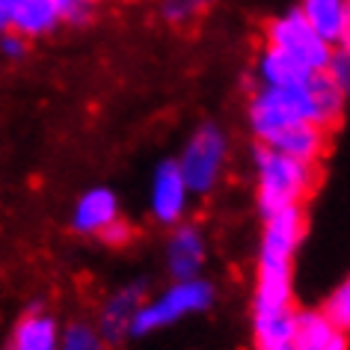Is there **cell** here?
Wrapping results in <instances>:
<instances>
[{
	"mask_svg": "<svg viewBox=\"0 0 350 350\" xmlns=\"http://www.w3.org/2000/svg\"><path fill=\"white\" fill-rule=\"evenodd\" d=\"M350 90L329 81L323 72L291 90H261L250 86L243 101V125L252 137V146L273 148L288 131L300 125H318L323 131H336L347 113Z\"/></svg>",
	"mask_w": 350,
	"mask_h": 350,
	"instance_id": "6da1fadb",
	"label": "cell"
},
{
	"mask_svg": "<svg viewBox=\"0 0 350 350\" xmlns=\"http://www.w3.org/2000/svg\"><path fill=\"white\" fill-rule=\"evenodd\" d=\"M252 190H256L258 214L303 208L318 187V166L303 163L291 154H282L267 146H252L250 152Z\"/></svg>",
	"mask_w": 350,
	"mask_h": 350,
	"instance_id": "7a4b0ae2",
	"label": "cell"
},
{
	"mask_svg": "<svg viewBox=\"0 0 350 350\" xmlns=\"http://www.w3.org/2000/svg\"><path fill=\"white\" fill-rule=\"evenodd\" d=\"M172 161L178 166V172L185 175L193 199L217 193V187L223 185L229 163H232L229 131L214 119L199 122V125L190 128V134L185 137V143H181L178 154Z\"/></svg>",
	"mask_w": 350,
	"mask_h": 350,
	"instance_id": "3957f363",
	"label": "cell"
},
{
	"mask_svg": "<svg viewBox=\"0 0 350 350\" xmlns=\"http://www.w3.org/2000/svg\"><path fill=\"white\" fill-rule=\"evenodd\" d=\"M214 285L205 276H193V279H172L163 291H157L152 297H146L139 306L134 323H131V338H143V336H154L181 323L185 318L202 314L214 306Z\"/></svg>",
	"mask_w": 350,
	"mask_h": 350,
	"instance_id": "277c9868",
	"label": "cell"
},
{
	"mask_svg": "<svg viewBox=\"0 0 350 350\" xmlns=\"http://www.w3.org/2000/svg\"><path fill=\"white\" fill-rule=\"evenodd\" d=\"M261 45L279 51L282 57L294 59L297 66L309 68L312 75L323 72L327 59L332 57V45L297 12L294 3L267 15V21L261 24Z\"/></svg>",
	"mask_w": 350,
	"mask_h": 350,
	"instance_id": "5b68a950",
	"label": "cell"
},
{
	"mask_svg": "<svg viewBox=\"0 0 350 350\" xmlns=\"http://www.w3.org/2000/svg\"><path fill=\"white\" fill-rule=\"evenodd\" d=\"M306 238V208H282L261 214L256 270L267 273H294V258Z\"/></svg>",
	"mask_w": 350,
	"mask_h": 350,
	"instance_id": "8992f818",
	"label": "cell"
},
{
	"mask_svg": "<svg viewBox=\"0 0 350 350\" xmlns=\"http://www.w3.org/2000/svg\"><path fill=\"white\" fill-rule=\"evenodd\" d=\"M190 205H193V193H190L185 175L178 172L175 161L172 157L157 161L152 175H148V190H146L148 217L163 229H172V226L187 220Z\"/></svg>",
	"mask_w": 350,
	"mask_h": 350,
	"instance_id": "52a82bcc",
	"label": "cell"
},
{
	"mask_svg": "<svg viewBox=\"0 0 350 350\" xmlns=\"http://www.w3.org/2000/svg\"><path fill=\"white\" fill-rule=\"evenodd\" d=\"M208 261V241L205 232L196 223H178L166 232V243H163V265L166 273L172 279H193L202 276Z\"/></svg>",
	"mask_w": 350,
	"mask_h": 350,
	"instance_id": "ba28073f",
	"label": "cell"
},
{
	"mask_svg": "<svg viewBox=\"0 0 350 350\" xmlns=\"http://www.w3.org/2000/svg\"><path fill=\"white\" fill-rule=\"evenodd\" d=\"M119 220H122V202H119L116 190L104 187V185L86 187L83 193L75 199L72 217H68L72 232L81 234V238H101V234Z\"/></svg>",
	"mask_w": 350,
	"mask_h": 350,
	"instance_id": "9c48e42d",
	"label": "cell"
},
{
	"mask_svg": "<svg viewBox=\"0 0 350 350\" xmlns=\"http://www.w3.org/2000/svg\"><path fill=\"white\" fill-rule=\"evenodd\" d=\"M146 288L139 282H128L116 288L107 300L101 303L98 309V321H95V329L101 332V338L107 345H119V341L131 338V323H134L139 306L146 300Z\"/></svg>",
	"mask_w": 350,
	"mask_h": 350,
	"instance_id": "30bf717a",
	"label": "cell"
},
{
	"mask_svg": "<svg viewBox=\"0 0 350 350\" xmlns=\"http://www.w3.org/2000/svg\"><path fill=\"white\" fill-rule=\"evenodd\" d=\"M66 27L63 10L57 0H12V15H10V30L33 42L51 39L54 33Z\"/></svg>",
	"mask_w": 350,
	"mask_h": 350,
	"instance_id": "8fae6325",
	"label": "cell"
},
{
	"mask_svg": "<svg viewBox=\"0 0 350 350\" xmlns=\"http://www.w3.org/2000/svg\"><path fill=\"white\" fill-rule=\"evenodd\" d=\"M276 350H347V332L327 321L321 309H300L291 338Z\"/></svg>",
	"mask_w": 350,
	"mask_h": 350,
	"instance_id": "7c38bea8",
	"label": "cell"
},
{
	"mask_svg": "<svg viewBox=\"0 0 350 350\" xmlns=\"http://www.w3.org/2000/svg\"><path fill=\"white\" fill-rule=\"evenodd\" d=\"M294 6L332 48L350 45V0H294Z\"/></svg>",
	"mask_w": 350,
	"mask_h": 350,
	"instance_id": "4fadbf2b",
	"label": "cell"
},
{
	"mask_svg": "<svg viewBox=\"0 0 350 350\" xmlns=\"http://www.w3.org/2000/svg\"><path fill=\"white\" fill-rule=\"evenodd\" d=\"M309 77H312L309 68L297 66L294 59H288L279 51L265 45H258L250 66V86H261V90H291V86H300Z\"/></svg>",
	"mask_w": 350,
	"mask_h": 350,
	"instance_id": "5bb4252c",
	"label": "cell"
},
{
	"mask_svg": "<svg viewBox=\"0 0 350 350\" xmlns=\"http://www.w3.org/2000/svg\"><path fill=\"white\" fill-rule=\"evenodd\" d=\"M59 321L45 309H33L15 323L10 350H57L59 345Z\"/></svg>",
	"mask_w": 350,
	"mask_h": 350,
	"instance_id": "9a60e30c",
	"label": "cell"
},
{
	"mask_svg": "<svg viewBox=\"0 0 350 350\" xmlns=\"http://www.w3.org/2000/svg\"><path fill=\"white\" fill-rule=\"evenodd\" d=\"M223 0H157V15L170 27H190L199 24L208 12H214Z\"/></svg>",
	"mask_w": 350,
	"mask_h": 350,
	"instance_id": "2e32d148",
	"label": "cell"
},
{
	"mask_svg": "<svg viewBox=\"0 0 350 350\" xmlns=\"http://www.w3.org/2000/svg\"><path fill=\"white\" fill-rule=\"evenodd\" d=\"M57 350H110V345L101 338V332L95 329V323L75 321V323H68V327H63V332H59Z\"/></svg>",
	"mask_w": 350,
	"mask_h": 350,
	"instance_id": "e0dca14e",
	"label": "cell"
},
{
	"mask_svg": "<svg viewBox=\"0 0 350 350\" xmlns=\"http://www.w3.org/2000/svg\"><path fill=\"white\" fill-rule=\"evenodd\" d=\"M321 312L327 314V321H332L338 329L347 332V327H350V282L347 279H341V282L327 294Z\"/></svg>",
	"mask_w": 350,
	"mask_h": 350,
	"instance_id": "ac0fdd59",
	"label": "cell"
},
{
	"mask_svg": "<svg viewBox=\"0 0 350 350\" xmlns=\"http://www.w3.org/2000/svg\"><path fill=\"white\" fill-rule=\"evenodd\" d=\"M57 3L63 10L66 27H86L98 12L101 0H57Z\"/></svg>",
	"mask_w": 350,
	"mask_h": 350,
	"instance_id": "d6986e66",
	"label": "cell"
},
{
	"mask_svg": "<svg viewBox=\"0 0 350 350\" xmlns=\"http://www.w3.org/2000/svg\"><path fill=\"white\" fill-rule=\"evenodd\" d=\"M27 54H30V42L24 36H18V33H12V30L0 33V63L18 66L27 59Z\"/></svg>",
	"mask_w": 350,
	"mask_h": 350,
	"instance_id": "ffe728a7",
	"label": "cell"
},
{
	"mask_svg": "<svg viewBox=\"0 0 350 350\" xmlns=\"http://www.w3.org/2000/svg\"><path fill=\"white\" fill-rule=\"evenodd\" d=\"M128 234H131V226L125 223V217H122L119 223H113L110 229L101 234V241H104V243H110V247H122V243L128 241Z\"/></svg>",
	"mask_w": 350,
	"mask_h": 350,
	"instance_id": "44dd1931",
	"label": "cell"
},
{
	"mask_svg": "<svg viewBox=\"0 0 350 350\" xmlns=\"http://www.w3.org/2000/svg\"><path fill=\"white\" fill-rule=\"evenodd\" d=\"M10 15H12V0H0V33L10 30Z\"/></svg>",
	"mask_w": 350,
	"mask_h": 350,
	"instance_id": "7402d4cb",
	"label": "cell"
}]
</instances>
